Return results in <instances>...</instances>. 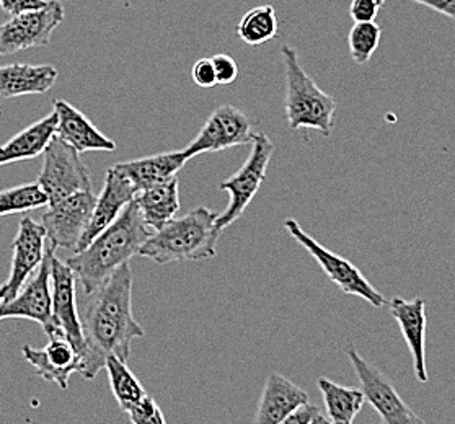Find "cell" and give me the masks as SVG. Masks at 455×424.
Wrapping results in <instances>:
<instances>
[{"instance_id": "12", "label": "cell", "mask_w": 455, "mask_h": 424, "mask_svg": "<svg viewBox=\"0 0 455 424\" xmlns=\"http://www.w3.org/2000/svg\"><path fill=\"white\" fill-rule=\"evenodd\" d=\"M95 197L93 189H87L48 204L41 216V226L46 230L50 247L77 250L82 236L89 228Z\"/></svg>"}, {"instance_id": "27", "label": "cell", "mask_w": 455, "mask_h": 424, "mask_svg": "<svg viewBox=\"0 0 455 424\" xmlns=\"http://www.w3.org/2000/svg\"><path fill=\"white\" fill-rule=\"evenodd\" d=\"M48 206V197L38 183L7 188L0 191V218L21 214L33 209Z\"/></svg>"}, {"instance_id": "2", "label": "cell", "mask_w": 455, "mask_h": 424, "mask_svg": "<svg viewBox=\"0 0 455 424\" xmlns=\"http://www.w3.org/2000/svg\"><path fill=\"white\" fill-rule=\"evenodd\" d=\"M150 236L152 230L146 226L132 199L108 228L68 260V265L84 287V292L92 296L119 267L138 255Z\"/></svg>"}, {"instance_id": "21", "label": "cell", "mask_w": 455, "mask_h": 424, "mask_svg": "<svg viewBox=\"0 0 455 424\" xmlns=\"http://www.w3.org/2000/svg\"><path fill=\"white\" fill-rule=\"evenodd\" d=\"M60 72L51 64H9L0 66V97L17 99L41 95L54 87Z\"/></svg>"}, {"instance_id": "17", "label": "cell", "mask_w": 455, "mask_h": 424, "mask_svg": "<svg viewBox=\"0 0 455 424\" xmlns=\"http://www.w3.org/2000/svg\"><path fill=\"white\" fill-rule=\"evenodd\" d=\"M387 304L413 357L416 379L418 382L426 384L429 380L426 367V302L421 297L411 300L394 297Z\"/></svg>"}, {"instance_id": "8", "label": "cell", "mask_w": 455, "mask_h": 424, "mask_svg": "<svg viewBox=\"0 0 455 424\" xmlns=\"http://www.w3.org/2000/svg\"><path fill=\"white\" fill-rule=\"evenodd\" d=\"M347 353L359 379L361 390L366 396V402H369L377 413L380 414L382 423L426 424L406 404L402 395L398 394L394 382L380 369L367 363L353 345H347Z\"/></svg>"}, {"instance_id": "26", "label": "cell", "mask_w": 455, "mask_h": 424, "mask_svg": "<svg viewBox=\"0 0 455 424\" xmlns=\"http://www.w3.org/2000/svg\"><path fill=\"white\" fill-rule=\"evenodd\" d=\"M279 31L276 11L273 5H259L248 11L237 27L238 36L248 46H259L275 40Z\"/></svg>"}, {"instance_id": "25", "label": "cell", "mask_w": 455, "mask_h": 424, "mask_svg": "<svg viewBox=\"0 0 455 424\" xmlns=\"http://www.w3.org/2000/svg\"><path fill=\"white\" fill-rule=\"evenodd\" d=\"M105 369L108 372L109 388L124 413H128L132 406L148 396L138 377L129 369L128 361H123L116 356H108L105 361Z\"/></svg>"}, {"instance_id": "14", "label": "cell", "mask_w": 455, "mask_h": 424, "mask_svg": "<svg viewBox=\"0 0 455 424\" xmlns=\"http://www.w3.org/2000/svg\"><path fill=\"white\" fill-rule=\"evenodd\" d=\"M13 255H12L11 276L7 279V294L4 300H11L28 277L40 268L46 255V230L30 216H25L19 224V232L12 242ZM2 300V302H4Z\"/></svg>"}, {"instance_id": "23", "label": "cell", "mask_w": 455, "mask_h": 424, "mask_svg": "<svg viewBox=\"0 0 455 424\" xmlns=\"http://www.w3.org/2000/svg\"><path fill=\"white\" fill-rule=\"evenodd\" d=\"M134 203L146 226L154 232L159 230L179 214V178L140 189L134 196Z\"/></svg>"}, {"instance_id": "1", "label": "cell", "mask_w": 455, "mask_h": 424, "mask_svg": "<svg viewBox=\"0 0 455 424\" xmlns=\"http://www.w3.org/2000/svg\"><path fill=\"white\" fill-rule=\"evenodd\" d=\"M132 269L119 267L108 281L92 294L87 312L80 318L85 348L80 357L79 374L93 380L108 356L128 361L131 345L144 336L132 314Z\"/></svg>"}, {"instance_id": "24", "label": "cell", "mask_w": 455, "mask_h": 424, "mask_svg": "<svg viewBox=\"0 0 455 424\" xmlns=\"http://www.w3.org/2000/svg\"><path fill=\"white\" fill-rule=\"evenodd\" d=\"M318 388L323 396L328 421L331 424H355L366 396L361 388L335 384L327 377H318Z\"/></svg>"}, {"instance_id": "19", "label": "cell", "mask_w": 455, "mask_h": 424, "mask_svg": "<svg viewBox=\"0 0 455 424\" xmlns=\"http://www.w3.org/2000/svg\"><path fill=\"white\" fill-rule=\"evenodd\" d=\"M307 404L310 396L302 387L289 380L286 375L273 372L267 375L259 396L255 424H279Z\"/></svg>"}, {"instance_id": "16", "label": "cell", "mask_w": 455, "mask_h": 424, "mask_svg": "<svg viewBox=\"0 0 455 424\" xmlns=\"http://www.w3.org/2000/svg\"><path fill=\"white\" fill-rule=\"evenodd\" d=\"M134 196H136L134 187L115 168H109L103 188L99 196L95 197V206H93L89 228L82 236L79 247L76 252L87 247L93 238L101 234L105 228H108L121 216V212L126 209Z\"/></svg>"}, {"instance_id": "10", "label": "cell", "mask_w": 455, "mask_h": 424, "mask_svg": "<svg viewBox=\"0 0 455 424\" xmlns=\"http://www.w3.org/2000/svg\"><path fill=\"white\" fill-rule=\"evenodd\" d=\"M64 20V5L48 0L38 11L23 12L0 23V56L50 44L52 31Z\"/></svg>"}, {"instance_id": "11", "label": "cell", "mask_w": 455, "mask_h": 424, "mask_svg": "<svg viewBox=\"0 0 455 424\" xmlns=\"http://www.w3.org/2000/svg\"><path fill=\"white\" fill-rule=\"evenodd\" d=\"M253 126L255 124L247 113L234 105H222L211 113L204 126L199 129L198 136L183 148V152L191 160L201 154L251 144L255 136Z\"/></svg>"}, {"instance_id": "7", "label": "cell", "mask_w": 455, "mask_h": 424, "mask_svg": "<svg viewBox=\"0 0 455 424\" xmlns=\"http://www.w3.org/2000/svg\"><path fill=\"white\" fill-rule=\"evenodd\" d=\"M43 156V167L36 183L48 197V204L79 191L93 189L89 170L82 162L79 152L58 136L52 138Z\"/></svg>"}, {"instance_id": "22", "label": "cell", "mask_w": 455, "mask_h": 424, "mask_svg": "<svg viewBox=\"0 0 455 424\" xmlns=\"http://www.w3.org/2000/svg\"><path fill=\"white\" fill-rule=\"evenodd\" d=\"M56 129L58 115L52 111L48 116L15 134L4 146H0V167L41 156L56 136Z\"/></svg>"}, {"instance_id": "33", "label": "cell", "mask_w": 455, "mask_h": 424, "mask_svg": "<svg viewBox=\"0 0 455 424\" xmlns=\"http://www.w3.org/2000/svg\"><path fill=\"white\" fill-rule=\"evenodd\" d=\"M48 4V0H0V7L7 15L15 17L23 12L38 11Z\"/></svg>"}, {"instance_id": "34", "label": "cell", "mask_w": 455, "mask_h": 424, "mask_svg": "<svg viewBox=\"0 0 455 424\" xmlns=\"http://www.w3.org/2000/svg\"><path fill=\"white\" fill-rule=\"evenodd\" d=\"M317 414H320V408L317 404H304L302 408H299L297 412L287 416L286 420L279 424H308Z\"/></svg>"}, {"instance_id": "20", "label": "cell", "mask_w": 455, "mask_h": 424, "mask_svg": "<svg viewBox=\"0 0 455 424\" xmlns=\"http://www.w3.org/2000/svg\"><path fill=\"white\" fill-rule=\"evenodd\" d=\"M188 160L189 158L185 156L183 150H175V152L156 154L150 157L121 162L113 168L126 178L138 193L140 189L169 181L172 178H177L180 170L185 167V164Z\"/></svg>"}, {"instance_id": "30", "label": "cell", "mask_w": 455, "mask_h": 424, "mask_svg": "<svg viewBox=\"0 0 455 424\" xmlns=\"http://www.w3.org/2000/svg\"><path fill=\"white\" fill-rule=\"evenodd\" d=\"M212 66L216 70V79H218V85H230L234 84L238 77V66L235 60L228 54H216L211 58Z\"/></svg>"}, {"instance_id": "31", "label": "cell", "mask_w": 455, "mask_h": 424, "mask_svg": "<svg viewBox=\"0 0 455 424\" xmlns=\"http://www.w3.org/2000/svg\"><path fill=\"white\" fill-rule=\"evenodd\" d=\"M191 77L193 82L201 87V89H212L218 85V79H216V70L212 66V60L211 58H204V60H199L191 70Z\"/></svg>"}, {"instance_id": "3", "label": "cell", "mask_w": 455, "mask_h": 424, "mask_svg": "<svg viewBox=\"0 0 455 424\" xmlns=\"http://www.w3.org/2000/svg\"><path fill=\"white\" fill-rule=\"evenodd\" d=\"M218 214L204 206L195 207L183 218H175L156 230L139 250V257L159 265L175 261H199L216 257L220 234L216 230Z\"/></svg>"}, {"instance_id": "15", "label": "cell", "mask_w": 455, "mask_h": 424, "mask_svg": "<svg viewBox=\"0 0 455 424\" xmlns=\"http://www.w3.org/2000/svg\"><path fill=\"white\" fill-rule=\"evenodd\" d=\"M21 355L43 380L52 382L62 390L69 388L70 375L79 372L80 355L66 336L50 338L44 348L25 345Z\"/></svg>"}, {"instance_id": "35", "label": "cell", "mask_w": 455, "mask_h": 424, "mask_svg": "<svg viewBox=\"0 0 455 424\" xmlns=\"http://www.w3.org/2000/svg\"><path fill=\"white\" fill-rule=\"evenodd\" d=\"M413 2L455 20V0H413Z\"/></svg>"}, {"instance_id": "5", "label": "cell", "mask_w": 455, "mask_h": 424, "mask_svg": "<svg viewBox=\"0 0 455 424\" xmlns=\"http://www.w3.org/2000/svg\"><path fill=\"white\" fill-rule=\"evenodd\" d=\"M275 154V144L265 132H255L251 140V150L245 164L237 173L224 180L219 189L228 193V204L222 214L216 219V230L222 234L232 226L247 209L248 204L257 196L259 188L267 178V165Z\"/></svg>"}, {"instance_id": "37", "label": "cell", "mask_w": 455, "mask_h": 424, "mask_svg": "<svg viewBox=\"0 0 455 424\" xmlns=\"http://www.w3.org/2000/svg\"><path fill=\"white\" fill-rule=\"evenodd\" d=\"M5 294H7V286H5V283L0 286V302L5 299Z\"/></svg>"}, {"instance_id": "6", "label": "cell", "mask_w": 455, "mask_h": 424, "mask_svg": "<svg viewBox=\"0 0 455 424\" xmlns=\"http://www.w3.org/2000/svg\"><path fill=\"white\" fill-rule=\"evenodd\" d=\"M284 228L291 237L306 248L308 255L317 261L318 267L327 275L328 279L339 287L347 296L361 297L376 308L387 306L386 297L382 296L376 287L372 286L366 276L361 273L359 268L355 267L347 258L339 257L330 248L323 247L312 236H308L296 219L287 218L284 220Z\"/></svg>"}, {"instance_id": "32", "label": "cell", "mask_w": 455, "mask_h": 424, "mask_svg": "<svg viewBox=\"0 0 455 424\" xmlns=\"http://www.w3.org/2000/svg\"><path fill=\"white\" fill-rule=\"evenodd\" d=\"M380 5L377 0H351L349 5V15L355 23H364V21H376Z\"/></svg>"}, {"instance_id": "13", "label": "cell", "mask_w": 455, "mask_h": 424, "mask_svg": "<svg viewBox=\"0 0 455 424\" xmlns=\"http://www.w3.org/2000/svg\"><path fill=\"white\" fill-rule=\"evenodd\" d=\"M76 283L77 277L68 261L56 257V252L51 257V292H52V316L62 335L69 340L70 345L82 357L85 341L82 333V322L77 312L76 300Z\"/></svg>"}, {"instance_id": "36", "label": "cell", "mask_w": 455, "mask_h": 424, "mask_svg": "<svg viewBox=\"0 0 455 424\" xmlns=\"http://www.w3.org/2000/svg\"><path fill=\"white\" fill-rule=\"evenodd\" d=\"M308 424H331L330 421H328L327 416H323V414L320 413L310 421Z\"/></svg>"}, {"instance_id": "18", "label": "cell", "mask_w": 455, "mask_h": 424, "mask_svg": "<svg viewBox=\"0 0 455 424\" xmlns=\"http://www.w3.org/2000/svg\"><path fill=\"white\" fill-rule=\"evenodd\" d=\"M58 115L56 136L76 148L79 154L100 150L113 152L116 150V142L107 138L82 111L72 107L66 100H54V109Z\"/></svg>"}, {"instance_id": "29", "label": "cell", "mask_w": 455, "mask_h": 424, "mask_svg": "<svg viewBox=\"0 0 455 424\" xmlns=\"http://www.w3.org/2000/svg\"><path fill=\"white\" fill-rule=\"evenodd\" d=\"M126 414L132 424H167L159 404L150 395L144 396Z\"/></svg>"}, {"instance_id": "28", "label": "cell", "mask_w": 455, "mask_h": 424, "mask_svg": "<svg viewBox=\"0 0 455 424\" xmlns=\"http://www.w3.org/2000/svg\"><path fill=\"white\" fill-rule=\"evenodd\" d=\"M382 28L376 21L355 23L347 35V48L357 66H366L379 48Z\"/></svg>"}, {"instance_id": "39", "label": "cell", "mask_w": 455, "mask_h": 424, "mask_svg": "<svg viewBox=\"0 0 455 424\" xmlns=\"http://www.w3.org/2000/svg\"><path fill=\"white\" fill-rule=\"evenodd\" d=\"M380 424H386V423H380Z\"/></svg>"}, {"instance_id": "38", "label": "cell", "mask_w": 455, "mask_h": 424, "mask_svg": "<svg viewBox=\"0 0 455 424\" xmlns=\"http://www.w3.org/2000/svg\"><path fill=\"white\" fill-rule=\"evenodd\" d=\"M377 4H379L380 7H384V5H386V0H377Z\"/></svg>"}, {"instance_id": "9", "label": "cell", "mask_w": 455, "mask_h": 424, "mask_svg": "<svg viewBox=\"0 0 455 424\" xmlns=\"http://www.w3.org/2000/svg\"><path fill=\"white\" fill-rule=\"evenodd\" d=\"M56 250L50 247L46 250L44 260L36 275L25 283L11 300L0 302V320L5 318H28L40 324L44 333L54 336H64L60 332L54 316H52V292H51V257Z\"/></svg>"}, {"instance_id": "4", "label": "cell", "mask_w": 455, "mask_h": 424, "mask_svg": "<svg viewBox=\"0 0 455 424\" xmlns=\"http://www.w3.org/2000/svg\"><path fill=\"white\" fill-rule=\"evenodd\" d=\"M286 68V119L291 131L314 129L330 138L335 126L337 100L318 87L302 68L297 51L284 44L281 50Z\"/></svg>"}]
</instances>
